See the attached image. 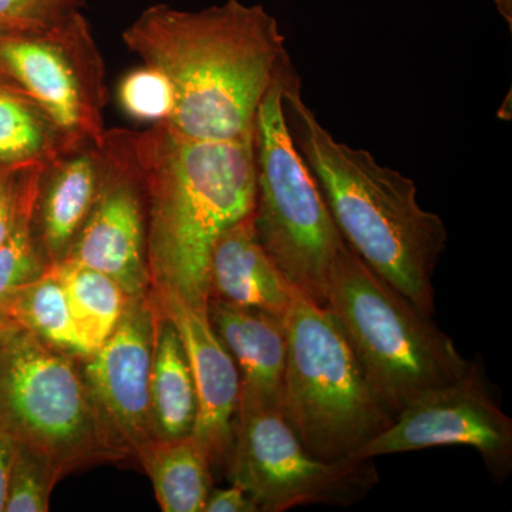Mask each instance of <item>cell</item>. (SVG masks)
Returning a JSON list of instances; mask_svg holds the SVG:
<instances>
[{"label":"cell","instance_id":"obj_15","mask_svg":"<svg viewBox=\"0 0 512 512\" xmlns=\"http://www.w3.org/2000/svg\"><path fill=\"white\" fill-rule=\"evenodd\" d=\"M103 147L93 143L64 151L46 165L35 205V231L49 264L63 261L96 202Z\"/></svg>","mask_w":512,"mask_h":512},{"label":"cell","instance_id":"obj_26","mask_svg":"<svg viewBox=\"0 0 512 512\" xmlns=\"http://www.w3.org/2000/svg\"><path fill=\"white\" fill-rule=\"evenodd\" d=\"M46 165L0 167V244L9 237L23 212L36 201Z\"/></svg>","mask_w":512,"mask_h":512},{"label":"cell","instance_id":"obj_19","mask_svg":"<svg viewBox=\"0 0 512 512\" xmlns=\"http://www.w3.org/2000/svg\"><path fill=\"white\" fill-rule=\"evenodd\" d=\"M76 146L25 90L0 86V167L46 165Z\"/></svg>","mask_w":512,"mask_h":512},{"label":"cell","instance_id":"obj_25","mask_svg":"<svg viewBox=\"0 0 512 512\" xmlns=\"http://www.w3.org/2000/svg\"><path fill=\"white\" fill-rule=\"evenodd\" d=\"M83 6L84 0H0V37L45 29Z\"/></svg>","mask_w":512,"mask_h":512},{"label":"cell","instance_id":"obj_3","mask_svg":"<svg viewBox=\"0 0 512 512\" xmlns=\"http://www.w3.org/2000/svg\"><path fill=\"white\" fill-rule=\"evenodd\" d=\"M131 143L146 190L151 288L207 305L215 241L254 212V137L195 140L161 121L131 131Z\"/></svg>","mask_w":512,"mask_h":512},{"label":"cell","instance_id":"obj_23","mask_svg":"<svg viewBox=\"0 0 512 512\" xmlns=\"http://www.w3.org/2000/svg\"><path fill=\"white\" fill-rule=\"evenodd\" d=\"M59 480V474L42 453L16 441L5 512L49 511L50 494Z\"/></svg>","mask_w":512,"mask_h":512},{"label":"cell","instance_id":"obj_8","mask_svg":"<svg viewBox=\"0 0 512 512\" xmlns=\"http://www.w3.org/2000/svg\"><path fill=\"white\" fill-rule=\"evenodd\" d=\"M227 473L264 512L316 504L350 507L379 483L373 460H319L281 410L251 406H238Z\"/></svg>","mask_w":512,"mask_h":512},{"label":"cell","instance_id":"obj_29","mask_svg":"<svg viewBox=\"0 0 512 512\" xmlns=\"http://www.w3.org/2000/svg\"><path fill=\"white\" fill-rule=\"evenodd\" d=\"M495 3H497V8L500 10L501 15H503V18L507 20L508 25H510V28L512 26V0H495Z\"/></svg>","mask_w":512,"mask_h":512},{"label":"cell","instance_id":"obj_2","mask_svg":"<svg viewBox=\"0 0 512 512\" xmlns=\"http://www.w3.org/2000/svg\"><path fill=\"white\" fill-rule=\"evenodd\" d=\"M284 111L346 244L419 311L433 315V276L448 238L440 215L421 208L412 178L336 140L303 100L296 72L285 86Z\"/></svg>","mask_w":512,"mask_h":512},{"label":"cell","instance_id":"obj_17","mask_svg":"<svg viewBox=\"0 0 512 512\" xmlns=\"http://www.w3.org/2000/svg\"><path fill=\"white\" fill-rule=\"evenodd\" d=\"M153 363H151V423L154 439L192 436L198 404L190 363L174 323L165 315L153 291Z\"/></svg>","mask_w":512,"mask_h":512},{"label":"cell","instance_id":"obj_16","mask_svg":"<svg viewBox=\"0 0 512 512\" xmlns=\"http://www.w3.org/2000/svg\"><path fill=\"white\" fill-rule=\"evenodd\" d=\"M295 289L259 242L254 215L235 222L212 247L208 299L284 316Z\"/></svg>","mask_w":512,"mask_h":512},{"label":"cell","instance_id":"obj_21","mask_svg":"<svg viewBox=\"0 0 512 512\" xmlns=\"http://www.w3.org/2000/svg\"><path fill=\"white\" fill-rule=\"evenodd\" d=\"M6 322L28 330L37 339L67 355L80 359L92 355L74 326L62 282L52 265L19 292L10 305Z\"/></svg>","mask_w":512,"mask_h":512},{"label":"cell","instance_id":"obj_13","mask_svg":"<svg viewBox=\"0 0 512 512\" xmlns=\"http://www.w3.org/2000/svg\"><path fill=\"white\" fill-rule=\"evenodd\" d=\"M151 291L178 330L190 363L198 404L192 436L207 450L212 467L227 471L239 403L237 365L212 329L207 305H194L171 291Z\"/></svg>","mask_w":512,"mask_h":512},{"label":"cell","instance_id":"obj_1","mask_svg":"<svg viewBox=\"0 0 512 512\" xmlns=\"http://www.w3.org/2000/svg\"><path fill=\"white\" fill-rule=\"evenodd\" d=\"M123 42L167 77L175 106L165 123L195 140L254 137L259 104L291 64L278 20L239 0L197 12L158 3L124 30Z\"/></svg>","mask_w":512,"mask_h":512},{"label":"cell","instance_id":"obj_7","mask_svg":"<svg viewBox=\"0 0 512 512\" xmlns=\"http://www.w3.org/2000/svg\"><path fill=\"white\" fill-rule=\"evenodd\" d=\"M0 424L42 453L60 478L119 461L104 436L82 359L10 322L0 343Z\"/></svg>","mask_w":512,"mask_h":512},{"label":"cell","instance_id":"obj_12","mask_svg":"<svg viewBox=\"0 0 512 512\" xmlns=\"http://www.w3.org/2000/svg\"><path fill=\"white\" fill-rule=\"evenodd\" d=\"M153 305L150 292L130 299L119 325L93 355L82 359L84 379L104 436L119 461L134 458L154 439L151 423Z\"/></svg>","mask_w":512,"mask_h":512},{"label":"cell","instance_id":"obj_30","mask_svg":"<svg viewBox=\"0 0 512 512\" xmlns=\"http://www.w3.org/2000/svg\"><path fill=\"white\" fill-rule=\"evenodd\" d=\"M0 86H19V84H16L12 79H10L5 66H3L2 59H0ZM20 89H22V87H20Z\"/></svg>","mask_w":512,"mask_h":512},{"label":"cell","instance_id":"obj_22","mask_svg":"<svg viewBox=\"0 0 512 512\" xmlns=\"http://www.w3.org/2000/svg\"><path fill=\"white\" fill-rule=\"evenodd\" d=\"M35 205L36 201L23 212L9 237L0 244V320H6L19 292L45 274L50 265L37 239Z\"/></svg>","mask_w":512,"mask_h":512},{"label":"cell","instance_id":"obj_20","mask_svg":"<svg viewBox=\"0 0 512 512\" xmlns=\"http://www.w3.org/2000/svg\"><path fill=\"white\" fill-rule=\"evenodd\" d=\"M62 282L70 315L90 353L110 338L130 298L109 276L70 259L52 264Z\"/></svg>","mask_w":512,"mask_h":512},{"label":"cell","instance_id":"obj_28","mask_svg":"<svg viewBox=\"0 0 512 512\" xmlns=\"http://www.w3.org/2000/svg\"><path fill=\"white\" fill-rule=\"evenodd\" d=\"M15 446L16 440L13 439L12 434L0 424V512H5L10 466H12Z\"/></svg>","mask_w":512,"mask_h":512},{"label":"cell","instance_id":"obj_9","mask_svg":"<svg viewBox=\"0 0 512 512\" xmlns=\"http://www.w3.org/2000/svg\"><path fill=\"white\" fill-rule=\"evenodd\" d=\"M0 59L73 144L103 147L106 64L82 10L36 32L0 37Z\"/></svg>","mask_w":512,"mask_h":512},{"label":"cell","instance_id":"obj_10","mask_svg":"<svg viewBox=\"0 0 512 512\" xmlns=\"http://www.w3.org/2000/svg\"><path fill=\"white\" fill-rule=\"evenodd\" d=\"M444 446L477 450L498 483L511 474L512 421L495 402L484 370L476 363L457 382L431 389L407 404L383 433L350 460Z\"/></svg>","mask_w":512,"mask_h":512},{"label":"cell","instance_id":"obj_4","mask_svg":"<svg viewBox=\"0 0 512 512\" xmlns=\"http://www.w3.org/2000/svg\"><path fill=\"white\" fill-rule=\"evenodd\" d=\"M325 308L394 416L421 394L457 382L473 365L431 316L380 278L349 245L330 276Z\"/></svg>","mask_w":512,"mask_h":512},{"label":"cell","instance_id":"obj_27","mask_svg":"<svg viewBox=\"0 0 512 512\" xmlns=\"http://www.w3.org/2000/svg\"><path fill=\"white\" fill-rule=\"evenodd\" d=\"M258 507L251 495L241 487L232 483V487L214 490L207 498L204 512H258Z\"/></svg>","mask_w":512,"mask_h":512},{"label":"cell","instance_id":"obj_5","mask_svg":"<svg viewBox=\"0 0 512 512\" xmlns=\"http://www.w3.org/2000/svg\"><path fill=\"white\" fill-rule=\"evenodd\" d=\"M284 320L288 356L282 413L312 456L350 460L396 416L328 309L295 291Z\"/></svg>","mask_w":512,"mask_h":512},{"label":"cell","instance_id":"obj_6","mask_svg":"<svg viewBox=\"0 0 512 512\" xmlns=\"http://www.w3.org/2000/svg\"><path fill=\"white\" fill-rule=\"evenodd\" d=\"M293 72L288 64L256 113L252 215L259 242L289 285L325 308L330 276L348 244L289 133L284 90Z\"/></svg>","mask_w":512,"mask_h":512},{"label":"cell","instance_id":"obj_14","mask_svg":"<svg viewBox=\"0 0 512 512\" xmlns=\"http://www.w3.org/2000/svg\"><path fill=\"white\" fill-rule=\"evenodd\" d=\"M208 319L239 373L238 406L281 410L288 336L282 316L208 299Z\"/></svg>","mask_w":512,"mask_h":512},{"label":"cell","instance_id":"obj_11","mask_svg":"<svg viewBox=\"0 0 512 512\" xmlns=\"http://www.w3.org/2000/svg\"><path fill=\"white\" fill-rule=\"evenodd\" d=\"M64 259L109 276L130 299L151 291L146 190L131 131L106 130L99 194Z\"/></svg>","mask_w":512,"mask_h":512},{"label":"cell","instance_id":"obj_31","mask_svg":"<svg viewBox=\"0 0 512 512\" xmlns=\"http://www.w3.org/2000/svg\"><path fill=\"white\" fill-rule=\"evenodd\" d=\"M9 322L6 320H0V343H2L3 335H5V330L8 328Z\"/></svg>","mask_w":512,"mask_h":512},{"label":"cell","instance_id":"obj_24","mask_svg":"<svg viewBox=\"0 0 512 512\" xmlns=\"http://www.w3.org/2000/svg\"><path fill=\"white\" fill-rule=\"evenodd\" d=\"M117 99L128 117L153 124L170 119L175 106L173 86L160 70L147 64L121 79Z\"/></svg>","mask_w":512,"mask_h":512},{"label":"cell","instance_id":"obj_18","mask_svg":"<svg viewBox=\"0 0 512 512\" xmlns=\"http://www.w3.org/2000/svg\"><path fill=\"white\" fill-rule=\"evenodd\" d=\"M164 512H204L212 490V464L194 436L151 439L137 457Z\"/></svg>","mask_w":512,"mask_h":512}]
</instances>
